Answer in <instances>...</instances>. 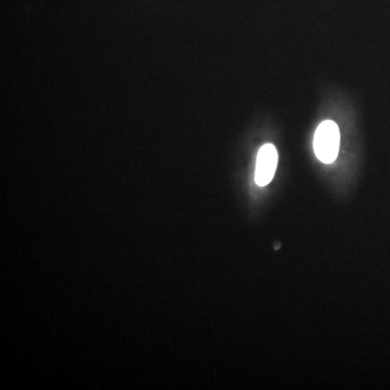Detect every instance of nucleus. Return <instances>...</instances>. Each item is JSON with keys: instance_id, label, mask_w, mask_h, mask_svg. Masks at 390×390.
<instances>
[{"instance_id": "f257e3e1", "label": "nucleus", "mask_w": 390, "mask_h": 390, "mask_svg": "<svg viewBox=\"0 0 390 390\" xmlns=\"http://www.w3.org/2000/svg\"><path fill=\"white\" fill-rule=\"evenodd\" d=\"M340 142V134L338 126L332 121H323L320 124L315 131L313 141L315 156L321 162L331 164L337 158Z\"/></svg>"}, {"instance_id": "f03ea898", "label": "nucleus", "mask_w": 390, "mask_h": 390, "mask_svg": "<svg viewBox=\"0 0 390 390\" xmlns=\"http://www.w3.org/2000/svg\"><path fill=\"white\" fill-rule=\"evenodd\" d=\"M278 165V152L273 144H265L258 152L255 181L260 187L269 185L273 179Z\"/></svg>"}]
</instances>
